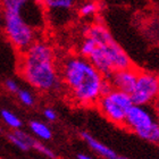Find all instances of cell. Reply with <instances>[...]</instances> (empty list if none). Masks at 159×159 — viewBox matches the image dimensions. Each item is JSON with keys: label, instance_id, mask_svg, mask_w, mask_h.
Listing matches in <instances>:
<instances>
[{"label": "cell", "instance_id": "obj_1", "mask_svg": "<svg viewBox=\"0 0 159 159\" xmlns=\"http://www.w3.org/2000/svg\"><path fill=\"white\" fill-rule=\"evenodd\" d=\"M59 73L70 99L77 106L96 105L100 96L111 86L92 63L81 55L67 56L60 64Z\"/></svg>", "mask_w": 159, "mask_h": 159}, {"label": "cell", "instance_id": "obj_2", "mask_svg": "<svg viewBox=\"0 0 159 159\" xmlns=\"http://www.w3.org/2000/svg\"><path fill=\"white\" fill-rule=\"evenodd\" d=\"M83 34L84 37L79 46V55L88 58L106 79L116 70L132 66L129 55L103 23L90 24L84 29Z\"/></svg>", "mask_w": 159, "mask_h": 159}, {"label": "cell", "instance_id": "obj_3", "mask_svg": "<svg viewBox=\"0 0 159 159\" xmlns=\"http://www.w3.org/2000/svg\"><path fill=\"white\" fill-rule=\"evenodd\" d=\"M20 73L33 89L50 93L61 86L55 50L46 41L37 40L20 53Z\"/></svg>", "mask_w": 159, "mask_h": 159}, {"label": "cell", "instance_id": "obj_4", "mask_svg": "<svg viewBox=\"0 0 159 159\" xmlns=\"http://www.w3.org/2000/svg\"><path fill=\"white\" fill-rule=\"evenodd\" d=\"M147 142L159 144V120L150 106L135 105L129 108L124 126Z\"/></svg>", "mask_w": 159, "mask_h": 159}, {"label": "cell", "instance_id": "obj_5", "mask_svg": "<svg viewBox=\"0 0 159 159\" xmlns=\"http://www.w3.org/2000/svg\"><path fill=\"white\" fill-rule=\"evenodd\" d=\"M2 31L10 44L20 53L38 40V29L18 11H5Z\"/></svg>", "mask_w": 159, "mask_h": 159}, {"label": "cell", "instance_id": "obj_6", "mask_svg": "<svg viewBox=\"0 0 159 159\" xmlns=\"http://www.w3.org/2000/svg\"><path fill=\"white\" fill-rule=\"evenodd\" d=\"M99 111L110 123L117 126H124L126 115L133 106L131 94L110 86L100 96L97 101Z\"/></svg>", "mask_w": 159, "mask_h": 159}, {"label": "cell", "instance_id": "obj_7", "mask_svg": "<svg viewBox=\"0 0 159 159\" xmlns=\"http://www.w3.org/2000/svg\"><path fill=\"white\" fill-rule=\"evenodd\" d=\"M44 20L51 29H63L72 23L76 15L77 0H38Z\"/></svg>", "mask_w": 159, "mask_h": 159}, {"label": "cell", "instance_id": "obj_8", "mask_svg": "<svg viewBox=\"0 0 159 159\" xmlns=\"http://www.w3.org/2000/svg\"><path fill=\"white\" fill-rule=\"evenodd\" d=\"M159 91V76L150 72H139L131 94L133 103L151 106Z\"/></svg>", "mask_w": 159, "mask_h": 159}, {"label": "cell", "instance_id": "obj_9", "mask_svg": "<svg viewBox=\"0 0 159 159\" xmlns=\"http://www.w3.org/2000/svg\"><path fill=\"white\" fill-rule=\"evenodd\" d=\"M138 74L139 72L131 66L114 72L107 80L113 88L124 91V92L131 93L135 85Z\"/></svg>", "mask_w": 159, "mask_h": 159}, {"label": "cell", "instance_id": "obj_10", "mask_svg": "<svg viewBox=\"0 0 159 159\" xmlns=\"http://www.w3.org/2000/svg\"><path fill=\"white\" fill-rule=\"evenodd\" d=\"M81 138L84 142L86 143V146L89 147L90 150L93 152L100 156L101 158L105 159H122L126 158V157L119 156L118 153L113 150L111 148H109L108 146L103 144L102 142H100L99 140L96 139L93 135H91L89 132H82L81 133Z\"/></svg>", "mask_w": 159, "mask_h": 159}, {"label": "cell", "instance_id": "obj_11", "mask_svg": "<svg viewBox=\"0 0 159 159\" xmlns=\"http://www.w3.org/2000/svg\"><path fill=\"white\" fill-rule=\"evenodd\" d=\"M7 139L9 140V142L14 147H16L17 149H20V151H24V152H27V151L32 150L33 143L35 141L33 135L24 132L20 129H13L10 133H8Z\"/></svg>", "mask_w": 159, "mask_h": 159}, {"label": "cell", "instance_id": "obj_12", "mask_svg": "<svg viewBox=\"0 0 159 159\" xmlns=\"http://www.w3.org/2000/svg\"><path fill=\"white\" fill-rule=\"evenodd\" d=\"M29 129L34 138H37L40 141H49L52 139V129L50 126L41 120H31L29 123Z\"/></svg>", "mask_w": 159, "mask_h": 159}, {"label": "cell", "instance_id": "obj_13", "mask_svg": "<svg viewBox=\"0 0 159 159\" xmlns=\"http://www.w3.org/2000/svg\"><path fill=\"white\" fill-rule=\"evenodd\" d=\"M100 10L99 0H84L77 5L76 15L81 18H93L98 15Z\"/></svg>", "mask_w": 159, "mask_h": 159}, {"label": "cell", "instance_id": "obj_14", "mask_svg": "<svg viewBox=\"0 0 159 159\" xmlns=\"http://www.w3.org/2000/svg\"><path fill=\"white\" fill-rule=\"evenodd\" d=\"M0 117L2 119V122L11 129H22V126H23L22 119L17 116L15 113H13V111H10L8 109L0 110Z\"/></svg>", "mask_w": 159, "mask_h": 159}, {"label": "cell", "instance_id": "obj_15", "mask_svg": "<svg viewBox=\"0 0 159 159\" xmlns=\"http://www.w3.org/2000/svg\"><path fill=\"white\" fill-rule=\"evenodd\" d=\"M34 0H0L5 11H18L22 13Z\"/></svg>", "mask_w": 159, "mask_h": 159}, {"label": "cell", "instance_id": "obj_16", "mask_svg": "<svg viewBox=\"0 0 159 159\" xmlns=\"http://www.w3.org/2000/svg\"><path fill=\"white\" fill-rule=\"evenodd\" d=\"M32 150H35L38 153L42 155V156L46 157V158H49V159H56L57 158L56 152H55L51 148H49L47 144H44L43 141H40V140H38V139H35V141H34Z\"/></svg>", "mask_w": 159, "mask_h": 159}, {"label": "cell", "instance_id": "obj_17", "mask_svg": "<svg viewBox=\"0 0 159 159\" xmlns=\"http://www.w3.org/2000/svg\"><path fill=\"white\" fill-rule=\"evenodd\" d=\"M17 98L23 106L25 107H33L35 105V96L31 92L30 90L20 89L17 91Z\"/></svg>", "mask_w": 159, "mask_h": 159}, {"label": "cell", "instance_id": "obj_18", "mask_svg": "<svg viewBox=\"0 0 159 159\" xmlns=\"http://www.w3.org/2000/svg\"><path fill=\"white\" fill-rule=\"evenodd\" d=\"M5 88H6V90L8 92L15 93V94H16L17 91L20 89V85H18V83L13 79H8L5 81Z\"/></svg>", "mask_w": 159, "mask_h": 159}, {"label": "cell", "instance_id": "obj_19", "mask_svg": "<svg viewBox=\"0 0 159 159\" xmlns=\"http://www.w3.org/2000/svg\"><path fill=\"white\" fill-rule=\"evenodd\" d=\"M43 117L47 122H55L57 119V111L51 107H47L43 109Z\"/></svg>", "mask_w": 159, "mask_h": 159}, {"label": "cell", "instance_id": "obj_20", "mask_svg": "<svg viewBox=\"0 0 159 159\" xmlns=\"http://www.w3.org/2000/svg\"><path fill=\"white\" fill-rule=\"evenodd\" d=\"M152 106H153V113H155V115H156V118L159 120V91H158V94H157V97H156V99H155V101H153Z\"/></svg>", "mask_w": 159, "mask_h": 159}, {"label": "cell", "instance_id": "obj_21", "mask_svg": "<svg viewBox=\"0 0 159 159\" xmlns=\"http://www.w3.org/2000/svg\"><path fill=\"white\" fill-rule=\"evenodd\" d=\"M75 158L76 159H92L93 157H91L90 153H86V152H77L75 155Z\"/></svg>", "mask_w": 159, "mask_h": 159}, {"label": "cell", "instance_id": "obj_22", "mask_svg": "<svg viewBox=\"0 0 159 159\" xmlns=\"http://www.w3.org/2000/svg\"><path fill=\"white\" fill-rule=\"evenodd\" d=\"M3 20H5V10H3L1 3H0V30H2Z\"/></svg>", "mask_w": 159, "mask_h": 159}, {"label": "cell", "instance_id": "obj_23", "mask_svg": "<svg viewBox=\"0 0 159 159\" xmlns=\"http://www.w3.org/2000/svg\"><path fill=\"white\" fill-rule=\"evenodd\" d=\"M0 132H1V127H0Z\"/></svg>", "mask_w": 159, "mask_h": 159}, {"label": "cell", "instance_id": "obj_24", "mask_svg": "<svg viewBox=\"0 0 159 159\" xmlns=\"http://www.w3.org/2000/svg\"><path fill=\"white\" fill-rule=\"evenodd\" d=\"M158 11H159V10H158Z\"/></svg>", "mask_w": 159, "mask_h": 159}]
</instances>
